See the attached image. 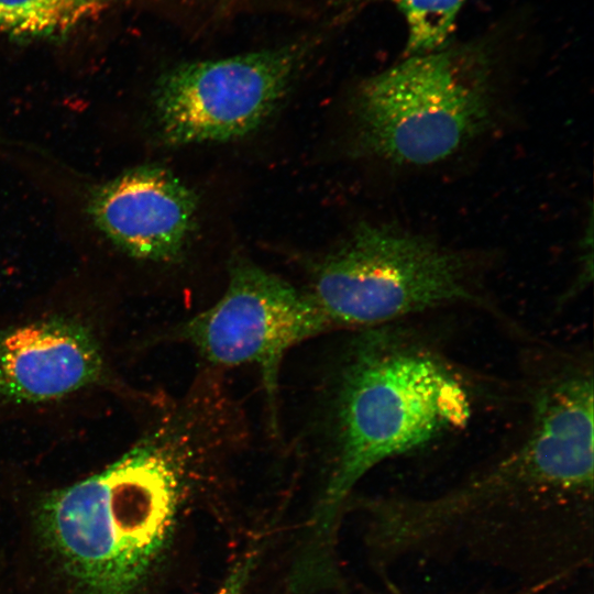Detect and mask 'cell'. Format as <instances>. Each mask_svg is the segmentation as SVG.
Listing matches in <instances>:
<instances>
[{
    "mask_svg": "<svg viewBox=\"0 0 594 594\" xmlns=\"http://www.w3.org/2000/svg\"><path fill=\"white\" fill-rule=\"evenodd\" d=\"M342 333L308 426L311 452L326 473L300 557L315 566L331 563L339 515L362 477L463 430L481 392L436 342L405 321Z\"/></svg>",
    "mask_w": 594,
    "mask_h": 594,
    "instance_id": "cell-1",
    "label": "cell"
},
{
    "mask_svg": "<svg viewBox=\"0 0 594 594\" xmlns=\"http://www.w3.org/2000/svg\"><path fill=\"white\" fill-rule=\"evenodd\" d=\"M212 461L196 426L164 417L107 469L45 497L40 528L70 594H134Z\"/></svg>",
    "mask_w": 594,
    "mask_h": 594,
    "instance_id": "cell-2",
    "label": "cell"
},
{
    "mask_svg": "<svg viewBox=\"0 0 594 594\" xmlns=\"http://www.w3.org/2000/svg\"><path fill=\"white\" fill-rule=\"evenodd\" d=\"M370 506L372 543L389 563L444 553L506 565L527 561L552 583L592 554L593 518L538 502L495 463L435 496L385 497Z\"/></svg>",
    "mask_w": 594,
    "mask_h": 594,
    "instance_id": "cell-3",
    "label": "cell"
},
{
    "mask_svg": "<svg viewBox=\"0 0 594 594\" xmlns=\"http://www.w3.org/2000/svg\"><path fill=\"white\" fill-rule=\"evenodd\" d=\"M496 84L493 53L480 43L407 55L359 87L358 146L393 167L447 161L495 124Z\"/></svg>",
    "mask_w": 594,
    "mask_h": 594,
    "instance_id": "cell-4",
    "label": "cell"
},
{
    "mask_svg": "<svg viewBox=\"0 0 594 594\" xmlns=\"http://www.w3.org/2000/svg\"><path fill=\"white\" fill-rule=\"evenodd\" d=\"M305 290L331 332L391 324L455 306L484 309L507 321L483 294L469 255L392 224L360 226L314 265Z\"/></svg>",
    "mask_w": 594,
    "mask_h": 594,
    "instance_id": "cell-5",
    "label": "cell"
},
{
    "mask_svg": "<svg viewBox=\"0 0 594 594\" xmlns=\"http://www.w3.org/2000/svg\"><path fill=\"white\" fill-rule=\"evenodd\" d=\"M328 332L327 320L305 289L239 258L229 267L223 294L176 323L166 339L188 345L215 370L256 369L268 406V429L276 436L283 362L297 345Z\"/></svg>",
    "mask_w": 594,
    "mask_h": 594,
    "instance_id": "cell-6",
    "label": "cell"
},
{
    "mask_svg": "<svg viewBox=\"0 0 594 594\" xmlns=\"http://www.w3.org/2000/svg\"><path fill=\"white\" fill-rule=\"evenodd\" d=\"M310 48L308 43H292L170 68L153 94L162 138L185 145L251 133L285 97Z\"/></svg>",
    "mask_w": 594,
    "mask_h": 594,
    "instance_id": "cell-7",
    "label": "cell"
},
{
    "mask_svg": "<svg viewBox=\"0 0 594 594\" xmlns=\"http://www.w3.org/2000/svg\"><path fill=\"white\" fill-rule=\"evenodd\" d=\"M87 212L98 230L128 255L174 263L194 231L197 197L168 169L146 165L94 189Z\"/></svg>",
    "mask_w": 594,
    "mask_h": 594,
    "instance_id": "cell-8",
    "label": "cell"
},
{
    "mask_svg": "<svg viewBox=\"0 0 594 594\" xmlns=\"http://www.w3.org/2000/svg\"><path fill=\"white\" fill-rule=\"evenodd\" d=\"M102 371L96 337L73 318L51 317L0 332V399H58L99 381Z\"/></svg>",
    "mask_w": 594,
    "mask_h": 594,
    "instance_id": "cell-9",
    "label": "cell"
},
{
    "mask_svg": "<svg viewBox=\"0 0 594 594\" xmlns=\"http://www.w3.org/2000/svg\"><path fill=\"white\" fill-rule=\"evenodd\" d=\"M119 0H0V29L16 36L65 33Z\"/></svg>",
    "mask_w": 594,
    "mask_h": 594,
    "instance_id": "cell-10",
    "label": "cell"
},
{
    "mask_svg": "<svg viewBox=\"0 0 594 594\" xmlns=\"http://www.w3.org/2000/svg\"><path fill=\"white\" fill-rule=\"evenodd\" d=\"M356 4L385 3L402 16L406 31L405 56L440 50L451 43L466 0H350Z\"/></svg>",
    "mask_w": 594,
    "mask_h": 594,
    "instance_id": "cell-11",
    "label": "cell"
},
{
    "mask_svg": "<svg viewBox=\"0 0 594 594\" xmlns=\"http://www.w3.org/2000/svg\"><path fill=\"white\" fill-rule=\"evenodd\" d=\"M253 565L254 557L250 554L232 569L222 584L212 594H243Z\"/></svg>",
    "mask_w": 594,
    "mask_h": 594,
    "instance_id": "cell-12",
    "label": "cell"
}]
</instances>
